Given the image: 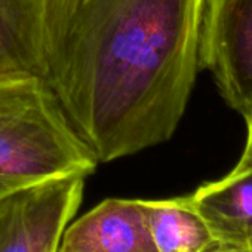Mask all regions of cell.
<instances>
[{
  "label": "cell",
  "instance_id": "8",
  "mask_svg": "<svg viewBox=\"0 0 252 252\" xmlns=\"http://www.w3.org/2000/svg\"><path fill=\"white\" fill-rule=\"evenodd\" d=\"M158 252H222L190 196L144 200Z\"/></svg>",
  "mask_w": 252,
  "mask_h": 252
},
{
  "label": "cell",
  "instance_id": "3",
  "mask_svg": "<svg viewBox=\"0 0 252 252\" xmlns=\"http://www.w3.org/2000/svg\"><path fill=\"white\" fill-rule=\"evenodd\" d=\"M85 180L54 177L0 197V252H57L82 203Z\"/></svg>",
  "mask_w": 252,
  "mask_h": 252
},
{
  "label": "cell",
  "instance_id": "10",
  "mask_svg": "<svg viewBox=\"0 0 252 252\" xmlns=\"http://www.w3.org/2000/svg\"><path fill=\"white\" fill-rule=\"evenodd\" d=\"M23 186H27L26 183H20V181H12V180H2L0 178V197L6 196L8 193L23 187Z\"/></svg>",
  "mask_w": 252,
  "mask_h": 252
},
{
  "label": "cell",
  "instance_id": "1",
  "mask_svg": "<svg viewBox=\"0 0 252 252\" xmlns=\"http://www.w3.org/2000/svg\"><path fill=\"white\" fill-rule=\"evenodd\" d=\"M208 0H48L45 82L98 163L171 140L202 70Z\"/></svg>",
  "mask_w": 252,
  "mask_h": 252
},
{
  "label": "cell",
  "instance_id": "2",
  "mask_svg": "<svg viewBox=\"0 0 252 252\" xmlns=\"http://www.w3.org/2000/svg\"><path fill=\"white\" fill-rule=\"evenodd\" d=\"M96 166L43 79H0V178L32 184Z\"/></svg>",
  "mask_w": 252,
  "mask_h": 252
},
{
  "label": "cell",
  "instance_id": "4",
  "mask_svg": "<svg viewBox=\"0 0 252 252\" xmlns=\"http://www.w3.org/2000/svg\"><path fill=\"white\" fill-rule=\"evenodd\" d=\"M200 55L231 108L252 104V0H208Z\"/></svg>",
  "mask_w": 252,
  "mask_h": 252
},
{
  "label": "cell",
  "instance_id": "7",
  "mask_svg": "<svg viewBox=\"0 0 252 252\" xmlns=\"http://www.w3.org/2000/svg\"><path fill=\"white\" fill-rule=\"evenodd\" d=\"M48 0H0V79L45 80Z\"/></svg>",
  "mask_w": 252,
  "mask_h": 252
},
{
  "label": "cell",
  "instance_id": "9",
  "mask_svg": "<svg viewBox=\"0 0 252 252\" xmlns=\"http://www.w3.org/2000/svg\"><path fill=\"white\" fill-rule=\"evenodd\" d=\"M240 114L243 116L245 122H246V128H248V138H246V144L243 149V153L237 162V165L233 168L236 171H242V169H249L252 168V104L246 105Z\"/></svg>",
  "mask_w": 252,
  "mask_h": 252
},
{
  "label": "cell",
  "instance_id": "5",
  "mask_svg": "<svg viewBox=\"0 0 252 252\" xmlns=\"http://www.w3.org/2000/svg\"><path fill=\"white\" fill-rule=\"evenodd\" d=\"M57 252H158L144 200H102L65 227Z\"/></svg>",
  "mask_w": 252,
  "mask_h": 252
},
{
  "label": "cell",
  "instance_id": "6",
  "mask_svg": "<svg viewBox=\"0 0 252 252\" xmlns=\"http://www.w3.org/2000/svg\"><path fill=\"white\" fill-rule=\"evenodd\" d=\"M189 196L222 252H252V168L231 169Z\"/></svg>",
  "mask_w": 252,
  "mask_h": 252
}]
</instances>
